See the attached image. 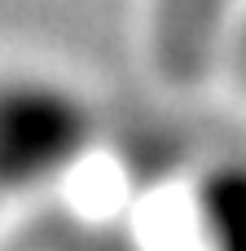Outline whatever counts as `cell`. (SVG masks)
<instances>
[{"label":"cell","mask_w":246,"mask_h":251,"mask_svg":"<svg viewBox=\"0 0 246 251\" xmlns=\"http://www.w3.org/2000/svg\"><path fill=\"white\" fill-rule=\"evenodd\" d=\"M92 132L79 88L35 71L0 75V199L57 185L84 163Z\"/></svg>","instance_id":"cell-1"},{"label":"cell","mask_w":246,"mask_h":251,"mask_svg":"<svg viewBox=\"0 0 246 251\" xmlns=\"http://www.w3.org/2000/svg\"><path fill=\"white\" fill-rule=\"evenodd\" d=\"M198 225L211 251H246V163H224L202 181Z\"/></svg>","instance_id":"cell-2"}]
</instances>
